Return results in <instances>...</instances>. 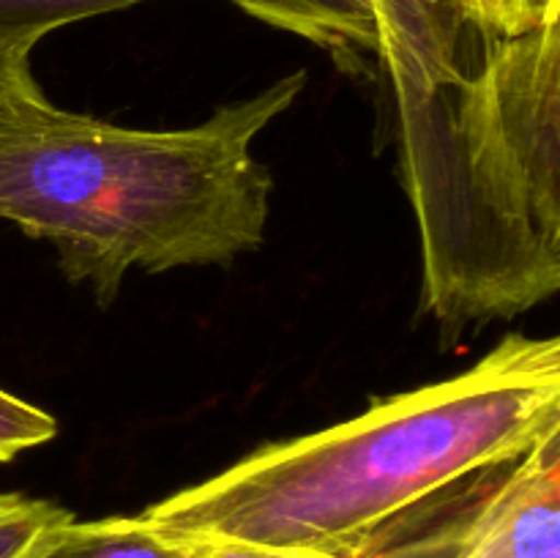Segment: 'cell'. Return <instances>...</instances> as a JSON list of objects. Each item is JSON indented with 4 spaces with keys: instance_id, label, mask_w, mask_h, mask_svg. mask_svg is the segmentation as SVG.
I'll return each mask as SVG.
<instances>
[{
    "instance_id": "6da1fadb",
    "label": "cell",
    "mask_w": 560,
    "mask_h": 558,
    "mask_svg": "<svg viewBox=\"0 0 560 558\" xmlns=\"http://www.w3.org/2000/svg\"><path fill=\"white\" fill-rule=\"evenodd\" d=\"M560 427V339L509 334L463 375L271 443L142 512L191 539L348 556L372 528L465 470Z\"/></svg>"
},
{
    "instance_id": "7a4b0ae2",
    "label": "cell",
    "mask_w": 560,
    "mask_h": 558,
    "mask_svg": "<svg viewBox=\"0 0 560 558\" xmlns=\"http://www.w3.org/2000/svg\"><path fill=\"white\" fill-rule=\"evenodd\" d=\"M304 71L186 129L151 131L55 109L0 129V219L55 246L98 304L135 268L228 266L266 239L273 178L255 140L304 91Z\"/></svg>"
},
{
    "instance_id": "3957f363",
    "label": "cell",
    "mask_w": 560,
    "mask_h": 558,
    "mask_svg": "<svg viewBox=\"0 0 560 558\" xmlns=\"http://www.w3.org/2000/svg\"><path fill=\"white\" fill-rule=\"evenodd\" d=\"M421 233V306L457 337L560 288V16L481 47L399 118Z\"/></svg>"
},
{
    "instance_id": "277c9868",
    "label": "cell",
    "mask_w": 560,
    "mask_h": 558,
    "mask_svg": "<svg viewBox=\"0 0 560 558\" xmlns=\"http://www.w3.org/2000/svg\"><path fill=\"white\" fill-rule=\"evenodd\" d=\"M345 558H560V427L427 492Z\"/></svg>"
},
{
    "instance_id": "5b68a950",
    "label": "cell",
    "mask_w": 560,
    "mask_h": 558,
    "mask_svg": "<svg viewBox=\"0 0 560 558\" xmlns=\"http://www.w3.org/2000/svg\"><path fill=\"white\" fill-rule=\"evenodd\" d=\"M381 53L397 98V118L416 113L474 63L485 44L470 20V0H375Z\"/></svg>"
},
{
    "instance_id": "8992f818",
    "label": "cell",
    "mask_w": 560,
    "mask_h": 558,
    "mask_svg": "<svg viewBox=\"0 0 560 558\" xmlns=\"http://www.w3.org/2000/svg\"><path fill=\"white\" fill-rule=\"evenodd\" d=\"M238 9L266 25L306 38L326 49L342 69H364L366 58L377 63L375 0H233Z\"/></svg>"
},
{
    "instance_id": "52a82bcc",
    "label": "cell",
    "mask_w": 560,
    "mask_h": 558,
    "mask_svg": "<svg viewBox=\"0 0 560 558\" xmlns=\"http://www.w3.org/2000/svg\"><path fill=\"white\" fill-rule=\"evenodd\" d=\"M22 558H195L186 536L137 518L63 520Z\"/></svg>"
},
{
    "instance_id": "ba28073f",
    "label": "cell",
    "mask_w": 560,
    "mask_h": 558,
    "mask_svg": "<svg viewBox=\"0 0 560 558\" xmlns=\"http://www.w3.org/2000/svg\"><path fill=\"white\" fill-rule=\"evenodd\" d=\"M148 0H0V49H36L47 33Z\"/></svg>"
},
{
    "instance_id": "9c48e42d",
    "label": "cell",
    "mask_w": 560,
    "mask_h": 558,
    "mask_svg": "<svg viewBox=\"0 0 560 558\" xmlns=\"http://www.w3.org/2000/svg\"><path fill=\"white\" fill-rule=\"evenodd\" d=\"M31 55V49H0V129L36 124L58 109L33 77Z\"/></svg>"
},
{
    "instance_id": "30bf717a",
    "label": "cell",
    "mask_w": 560,
    "mask_h": 558,
    "mask_svg": "<svg viewBox=\"0 0 560 558\" xmlns=\"http://www.w3.org/2000/svg\"><path fill=\"white\" fill-rule=\"evenodd\" d=\"M69 518L71 512L44 498L0 492V558H22L49 528Z\"/></svg>"
},
{
    "instance_id": "8fae6325",
    "label": "cell",
    "mask_w": 560,
    "mask_h": 558,
    "mask_svg": "<svg viewBox=\"0 0 560 558\" xmlns=\"http://www.w3.org/2000/svg\"><path fill=\"white\" fill-rule=\"evenodd\" d=\"M560 16V0H470V20L481 44L523 36Z\"/></svg>"
},
{
    "instance_id": "7c38bea8",
    "label": "cell",
    "mask_w": 560,
    "mask_h": 558,
    "mask_svg": "<svg viewBox=\"0 0 560 558\" xmlns=\"http://www.w3.org/2000/svg\"><path fill=\"white\" fill-rule=\"evenodd\" d=\"M58 435V421L47 410L0 388V463L36 449Z\"/></svg>"
},
{
    "instance_id": "4fadbf2b",
    "label": "cell",
    "mask_w": 560,
    "mask_h": 558,
    "mask_svg": "<svg viewBox=\"0 0 560 558\" xmlns=\"http://www.w3.org/2000/svg\"><path fill=\"white\" fill-rule=\"evenodd\" d=\"M186 539L195 547V558H342L331 556V553L255 545V542L238 539H191V536H186Z\"/></svg>"
}]
</instances>
